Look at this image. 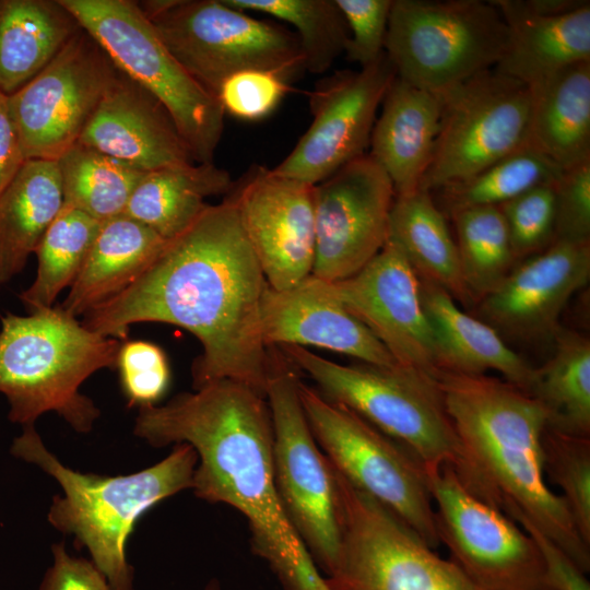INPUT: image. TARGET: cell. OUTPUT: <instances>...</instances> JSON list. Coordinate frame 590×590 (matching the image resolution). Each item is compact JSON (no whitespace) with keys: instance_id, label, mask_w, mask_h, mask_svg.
Masks as SVG:
<instances>
[{"instance_id":"3957f363","label":"cell","mask_w":590,"mask_h":590,"mask_svg":"<svg viewBox=\"0 0 590 590\" xmlns=\"http://www.w3.org/2000/svg\"><path fill=\"white\" fill-rule=\"evenodd\" d=\"M437 382L470 469L468 491L510 519L524 518L587 574L590 545L544 476L543 405L485 374L441 371Z\"/></svg>"},{"instance_id":"7dc6e473","label":"cell","mask_w":590,"mask_h":590,"mask_svg":"<svg viewBox=\"0 0 590 590\" xmlns=\"http://www.w3.org/2000/svg\"><path fill=\"white\" fill-rule=\"evenodd\" d=\"M588 2V0H523L524 5L530 11L546 16L570 13Z\"/></svg>"},{"instance_id":"836d02e7","label":"cell","mask_w":590,"mask_h":590,"mask_svg":"<svg viewBox=\"0 0 590 590\" xmlns=\"http://www.w3.org/2000/svg\"><path fill=\"white\" fill-rule=\"evenodd\" d=\"M563 169L532 145L491 164L460 181L432 192L445 216L479 206H499L521 193L543 185H552Z\"/></svg>"},{"instance_id":"30bf717a","label":"cell","mask_w":590,"mask_h":590,"mask_svg":"<svg viewBox=\"0 0 590 590\" xmlns=\"http://www.w3.org/2000/svg\"><path fill=\"white\" fill-rule=\"evenodd\" d=\"M310 430L332 467L428 546L440 542L424 467L410 450L345 405L298 382Z\"/></svg>"},{"instance_id":"d6986e66","label":"cell","mask_w":590,"mask_h":590,"mask_svg":"<svg viewBox=\"0 0 590 590\" xmlns=\"http://www.w3.org/2000/svg\"><path fill=\"white\" fill-rule=\"evenodd\" d=\"M327 285L399 365L437 379L442 369L420 279L393 243L387 240L356 274Z\"/></svg>"},{"instance_id":"60d3db41","label":"cell","mask_w":590,"mask_h":590,"mask_svg":"<svg viewBox=\"0 0 590 590\" xmlns=\"http://www.w3.org/2000/svg\"><path fill=\"white\" fill-rule=\"evenodd\" d=\"M287 92V82L278 74L245 70L227 78L216 96L225 114L243 120H259L270 115Z\"/></svg>"},{"instance_id":"9c48e42d","label":"cell","mask_w":590,"mask_h":590,"mask_svg":"<svg viewBox=\"0 0 590 590\" xmlns=\"http://www.w3.org/2000/svg\"><path fill=\"white\" fill-rule=\"evenodd\" d=\"M138 4L172 55L214 96L227 78L240 71H269L287 82L305 70L295 33L255 19L224 0Z\"/></svg>"},{"instance_id":"f546056e","label":"cell","mask_w":590,"mask_h":590,"mask_svg":"<svg viewBox=\"0 0 590 590\" xmlns=\"http://www.w3.org/2000/svg\"><path fill=\"white\" fill-rule=\"evenodd\" d=\"M62 203L57 162L25 161L0 193V283L24 269Z\"/></svg>"},{"instance_id":"d6a6232c","label":"cell","mask_w":590,"mask_h":590,"mask_svg":"<svg viewBox=\"0 0 590 590\" xmlns=\"http://www.w3.org/2000/svg\"><path fill=\"white\" fill-rule=\"evenodd\" d=\"M63 205L104 222L125 213L146 172L75 143L57 161Z\"/></svg>"},{"instance_id":"cb8c5ba5","label":"cell","mask_w":590,"mask_h":590,"mask_svg":"<svg viewBox=\"0 0 590 590\" xmlns=\"http://www.w3.org/2000/svg\"><path fill=\"white\" fill-rule=\"evenodd\" d=\"M508 27V45L494 69L528 87L590 62V2L556 16L530 11L523 0H492Z\"/></svg>"},{"instance_id":"ab89813d","label":"cell","mask_w":590,"mask_h":590,"mask_svg":"<svg viewBox=\"0 0 590 590\" xmlns=\"http://www.w3.org/2000/svg\"><path fill=\"white\" fill-rule=\"evenodd\" d=\"M121 389L130 405H153L166 392L170 370L166 354L149 341L120 345L116 361Z\"/></svg>"},{"instance_id":"5bb4252c","label":"cell","mask_w":590,"mask_h":590,"mask_svg":"<svg viewBox=\"0 0 590 590\" xmlns=\"http://www.w3.org/2000/svg\"><path fill=\"white\" fill-rule=\"evenodd\" d=\"M439 542L484 590H558L534 540L472 495L450 467L426 473Z\"/></svg>"},{"instance_id":"5b68a950","label":"cell","mask_w":590,"mask_h":590,"mask_svg":"<svg viewBox=\"0 0 590 590\" xmlns=\"http://www.w3.org/2000/svg\"><path fill=\"white\" fill-rule=\"evenodd\" d=\"M120 345L61 306L1 317L0 392L10 421L24 427L55 412L74 430L90 432L101 412L80 387L97 370L116 367Z\"/></svg>"},{"instance_id":"d4e9b609","label":"cell","mask_w":590,"mask_h":590,"mask_svg":"<svg viewBox=\"0 0 590 590\" xmlns=\"http://www.w3.org/2000/svg\"><path fill=\"white\" fill-rule=\"evenodd\" d=\"M421 298L432 324L442 371L484 375L500 373L505 380L530 393L535 368L516 353L489 324L461 310L439 286L420 280Z\"/></svg>"},{"instance_id":"7a4b0ae2","label":"cell","mask_w":590,"mask_h":590,"mask_svg":"<svg viewBox=\"0 0 590 590\" xmlns=\"http://www.w3.org/2000/svg\"><path fill=\"white\" fill-rule=\"evenodd\" d=\"M133 433L153 447L188 444L194 449V495L246 518L253 552L285 590H329L278 494L264 396L237 381L216 380L165 404L140 406Z\"/></svg>"},{"instance_id":"2e32d148","label":"cell","mask_w":590,"mask_h":590,"mask_svg":"<svg viewBox=\"0 0 590 590\" xmlns=\"http://www.w3.org/2000/svg\"><path fill=\"white\" fill-rule=\"evenodd\" d=\"M394 78L384 52L358 71H338L319 81L309 96V128L272 169L315 186L365 155L377 110Z\"/></svg>"},{"instance_id":"f35d334b","label":"cell","mask_w":590,"mask_h":590,"mask_svg":"<svg viewBox=\"0 0 590 590\" xmlns=\"http://www.w3.org/2000/svg\"><path fill=\"white\" fill-rule=\"evenodd\" d=\"M554 185L532 188L498 206L517 261L544 250L554 241Z\"/></svg>"},{"instance_id":"ee69618b","label":"cell","mask_w":590,"mask_h":590,"mask_svg":"<svg viewBox=\"0 0 590 590\" xmlns=\"http://www.w3.org/2000/svg\"><path fill=\"white\" fill-rule=\"evenodd\" d=\"M52 564L38 590H113L91 559L70 555L62 543L51 547Z\"/></svg>"},{"instance_id":"e0dca14e","label":"cell","mask_w":590,"mask_h":590,"mask_svg":"<svg viewBox=\"0 0 590 590\" xmlns=\"http://www.w3.org/2000/svg\"><path fill=\"white\" fill-rule=\"evenodd\" d=\"M394 197L390 179L368 154L315 185L311 275L332 283L362 270L387 243Z\"/></svg>"},{"instance_id":"c3c4849f","label":"cell","mask_w":590,"mask_h":590,"mask_svg":"<svg viewBox=\"0 0 590 590\" xmlns=\"http://www.w3.org/2000/svg\"><path fill=\"white\" fill-rule=\"evenodd\" d=\"M201 590H221V586L216 579H212Z\"/></svg>"},{"instance_id":"f1b7e54d","label":"cell","mask_w":590,"mask_h":590,"mask_svg":"<svg viewBox=\"0 0 590 590\" xmlns=\"http://www.w3.org/2000/svg\"><path fill=\"white\" fill-rule=\"evenodd\" d=\"M80 28L59 0H0V92L25 85Z\"/></svg>"},{"instance_id":"ac0fdd59","label":"cell","mask_w":590,"mask_h":590,"mask_svg":"<svg viewBox=\"0 0 590 590\" xmlns=\"http://www.w3.org/2000/svg\"><path fill=\"white\" fill-rule=\"evenodd\" d=\"M227 193L271 288L287 290L311 275L314 186L253 165Z\"/></svg>"},{"instance_id":"484cf974","label":"cell","mask_w":590,"mask_h":590,"mask_svg":"<svg viewBox=\"0 0 590 590\" xmlns=\"http://www.w3.org/2000/svg\"><path fill=\"white\" fill-rule=\"evenodd\" d=\"M149 226L125 215L102 222L85 261L60 305L86 315L130 286L167 244Z\"/></svg>"},{"instance_id":"ba28073f","label":"cell","mask_w":590,"mask_h":590,"mask_svg":"<svg viewBox=\"0 0 590 590\" xmlns=\"http://www.w3.org/2000/svg\"><path fill=\"white\" fill-rule=\"evenodd\" d=\"M508 39L492 0H393L385 52L397 78L442 96L493 69Z\"/></svg>"},{"instance_id":"8992f818","label":"cell","mask_w":590,"mask_h":590,"mask_svg":"<svg viewBox=\"0 0 590 590\" xmlns=\"http://www.w3.org/2000/svg\"><path fill=\"white\" fill-rule=\"evenodd\" d=\"M279 349L326 398L400 442L426 473L450 467L469 486L470 469L436 378L401 365H341L303 346Z\"/></svg>"},{"instance_id":"52a82bcc","label":"cell","mask_w":590,"mask_h":590,"mask_svg":"<svg viewBox=\"0 0 590 590\" xmlns=\"http://www.w3.org/2000/svg\"><path fill=\"white\" fill-rule=\"evenodd\" d=\"M113 64L166 109L196 163H213L225 113L165 46L138 2L59 0Z\"/></svg>"},{"instance_id":"4fadbf2b","label":"cell","mask_w":590,"mask_h":590,"mask_svg":"<svg viewBox=\"0 0 590 590\" xmlns=\"http://www.w3.org/2000/svg\"><path fill=\"white\" fill-rule=\"evenodd\" d=\"M530 116V88L494 68L449 91L418 189L432 193L529 145Z\"/></svg>"},{"instance_id":"d590c367","label":"cell","mask_w":590,"mask_h":590,"mask_svg":"<svg viewBox=\"0 0 590 590\" xmlns=\"http://www.w3.org/2000/svg\"><path fill=\"white\" fill-rule=\"evenodd\" d=\"M450 217L461 272L477 303L503 283L517 262L508 229L498 206L465 209Z\"/></svg>"},{"instance_id":"b9f144b4","label":"cell","mask_w":590,"mask_h":590,"mask_svg":"<svg viewBox=\"0 0 590 590\" xmlns=\"http://www.w3.org/2000/svg\"><path fill=\"white\" fill-rule=\"evenodd\" d=\"M393 0H335L350 32L346 59L367 67L385 52Z\"/></svg>"},{"instance_id":"1f68e13d","label":"cell","mask_w":590,"mask_h":590,"mask_svg":"<svg viewBox=\"0 0 590 590\" xmlns=\"http://www.w3.org/2000/svg\"><path fill=\"white\" fill-rule=\"evenodd\" d=\"M553 355L540 368L529 396L547 413L546 427L590 437V341L570 330L557 331Z\"/></svg>"},{"instance_id":"83f0119b","label":"cell","mask_w":590,"mask_h":590,"mask_svg":"<svg viewBox=\"0 0 590 590\" xmlns=\"http://www.w3.org/2000/svg\"><path fill=\"white\" fill-rule=\"evenodd\" d=\"M387 240L402 251L420 280L439 286L467 307L476 304L464 282L446 216L430 192L417 189L394 197Z\"/></svg>"},{"instance_id":"44dd1931","label":"cell","mask_w":590,"mask_h":590,"mask_svg":"<svg viewBox=\"0 0 590 590\" xmlns=\"http://www.w3.org/2000/svg\"><path fill=\"white\" fill-rule=\"evenodd\" d=\"M266 345L317 346L357 358L363 364L399 365L373 332L330 292L327 282L308 276L294 287L270 286L261 303Z\"/></svg>"},{"instance_id":"277c9868","label":"cell","mask_w":590,"mask_h":590,"mask_svg":"<svg viewBox=\"0 0 590 590\" xmlns=\"http://www.w3.org/2000/svg\"><path fill=\"white\" fill-rule=\"evenodd\" d=\"M13 456L36 464L61 486L48 521L72 534L85 547L113 590H135L134 569L126 546L137 520L157 503L192 487L198 456L188 444H177L156 464L128 475L81 473L64 465L43 442L34 425L23 427L11 446Z\"/></svg>"},{"instance_id":"7402d4cb","label":"cell","mask_w":590,"mask_h":590,"mask_svg":"<svg viewBox=\"0 0 590 590\" xmlns=\"http://www.w3.org/2000/svg\"><path fill=\"white\" fill-rule=\"evenodd\" d=\"M78 143L142 172L196 163L163 105L119 70Z\"/></svg>"},{"instance_id":"7bdbcfd3","label":"cell","mask_w":590,"mask_h":590,"mask_svg":"<svg viewBox=\"0 0 590 590\" xmlns=\"http://www.w3.org/2000/svg\"><path fill=\"white\" fill-rule=\"evenodd\" d=\"M554 193V241H590V161L563 170Z\"/></svg>"},{"instance_id":"6da1fadb","label":"cell","mask_w":590,"mask_h":590,"mask_svg":"<svg viewBox=\"0 0 590 590\" xmlns=\"http://www.w3.org/2000/svg\"><path fill=\"white\" fill-rule=\"evenodd\" d=\"M269 284L229 199L209 204L125 291L95 307L82 323L126 340L139 322L191 332L202 353L193 389L228 379L266 397L272 351L262 338L261 303Z\"/></svg>"},{"instance_id":"8d00e7d4","label":"cell","mask_w":590,"mask_h":590,"mask_svg":"<svg viewBox=\"0 0 590 590\" xmlns=\"http://www.w3.org/2000/svg\"><path fill=\"white\" fill-rule=\"evenodd\" d=\"M247 13H266L291 24L302 47L305 70L326 73L345 52L347 24L335 0H224Z\"/></svg>"},{"instance_id":"4316f807","label":"cell","mask_w":590,"mask_h":590,"mask_svg":"<svg viewBox=\"0 0 590 590\" xmlns=\"http://www.w3.org/2000/svg\"><path fill=\"white\" fill-rule=\"evenodd\" d=\"M529 88L530 145L563 170L590 161V62Z\"/></svg>"},{"instance_id":"ffe728a7","label":"cell","mask_w":590,"mask_h":590,"mask_svg":"<svg viewBox=\"0 0 590 590\" xmlns=\"http://www.w3.org/2000/svg\"><path fill=\"white\" fill-rule=\"evenodd\" d=\"M590 278V241H554L516 262L503 283L477 302L476 317L506 341L552 342L571 296Z\"/></svg>"},{"instance_id":"7c38bea8","label":"cell","mask_w":590,"mask_h":590,"mask_svg":"<svg viewBox=\"0 0 590 590\" xmlns=\"http://www.w3.org/2000/svg\"><path fill=\"white\" fill-rule=\"evenodd\" d=\"M266 398L273 425L274 479L283 509L316 565L328 576L341 544L333 467L317 444L298 393V369L272 349Z\"/></svg>"},{"instance_id":"603a6c76","label":"cell","mask_w":590,"mask_h":590,"mask_svg":"<svg viewBox=\"0 0 590 590\" xmlns=\"http://www.w3.org/2000/svg\"><path fill=\"white\" fill-rule=\"evenodd\" d=\"M380 106L368 155L388 176L396 196L411 193L418 189L433 156L442 96L396 76Z\"/></svg>"},{"instance_id":"9a60e30c","label":"cell","mask_w":590,"mask_h":590,"mask_svg":"<svg viewBox=\"0 0 590 590\" xmlns=\"http://www.w3.org/2000/svg\"><path fill=\"white\" fill-rule=\"evenodd\" d=\"M117 71L81 27L39 73L9 95L25 160L57 161L74 145Z\"/></svg>"},{"instance_id":"e575fe53","label":"cell","mask_w":590,"mask_h":590,"mask_svg":"<svg viewBox=\"0 0 590 590\" xmlns=\"http://www.w3.org/2000/svg\"><path fill=\"white\" fill-rule=\"evenodd\" d=\"M102 222L63 205L43 235L35 255L36 275L20 298L30 312L51 307L78 276Z\"/></svg>"},{"instance_id":"f6af8a7d","label":"cell","mask_w":590,"mask_h":590,"mask_svg":"<svg viewBox=\"0 0 590 590\" xmlns=\"http://www.w3.org/2000/svg\"><path fill=\"white\" fill-rule=\"evenodd\" d=\"M539 546L550 578L558 590H590L583 573L555 543L522 517L512 518Z\"/></svg>"},{"instance_id":"bcb514c9","label":"cell","mask_w":590,"mask_h":590,"mask_svg":"<svg viewBox=\"0 0 590 590\" xmlns=\"http://www.w3.org/2000/svg\"><path fill=\"white\" fill-rule=\"evenodd\" d=\"M9 96L0 92V193L25 163Z\"/></svg>"},{"instance_id":"74e56055","label":"cell","mask_w":590,"mask_h":590,"mask_svg":"<svg viewBox=\"0 0 590 590\" xmlns=\"http://www.w3.org/2000/svg\"><path fill=\"white\" fill-rule=\"evenodd\" d=\"M545 479L562 489L575 526L590 545V437H577L545 427L542 435Z\"/></svg>"},{"instance_id":"8fae6325","label":"cell","mask_w":590,"mask_h":590,"mask_svg":"<svg viewBox=\"0 0 590 590\" xmlns=\"http://www.w3.org/2000/svg\"><path fill=\"white\" fill-rule=\"evenodd\" d=\"M341 544L329 590H484L334 468Z\"/></svg>"},{"instance_id":"4dcf8cb0","label":"cell","mask_w":590,"mask_h":590,"mask_svg":"<svg viewBox=\"0 0 590 590\" xmlns=\"http://www.w3.org/2000/svg\"><path fill=\"white\" fill-rule=\"evenodd\" d=\"M232 185L228 172L214 163H188L146 172L123 214L170 240L201 215L209 205L206 198L227 193Z\"/></svg>"}]
</instances>
